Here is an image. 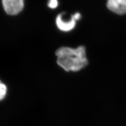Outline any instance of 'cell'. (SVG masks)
Listing matches in <instances>:
<instances>
[{"mask_svg":"<svg viewBox=\"0 0 126 126\" xmlns=\"http://www.w3.org/2000/svg\"><path fill=\"white\" fill-rule=\"evenodd\" d=\"M58 2L57 0H49L48 4H47L48 6L52 9L56 8L58 6Z\"/></svg>","mask_w":126,"mask_h":126,"instance_id":"cell-6","label":"cell"},{"mask_svg":"<svg viewBox=\"0 0 126 126\" xmlns=\"http://www.w3.org/2000/svg\"><path fill=\"white\" fill-rule=\"evenodd\" d=\"M5 12L9 15L14 16L21 13L24 7V0H2Z\"/></svg>","mask_w":126,"mask_h":126,"instance_id":"cell-3","label":"cell"},{"mask_svg":"<svg viewBox=\"0 0 126 126\" xmlns=\"http://www.w3.org/2000/svg\"><path fill=\"white\" fill-rule=\"evenodd\" d=\"M8 88L6 85L0 79V102L3 101L6 97Z\"/></svg>","mask_w":126,"mask_h":126,"instance_id":"cell-5","label":"cell"},{"mask_svg":"<svg viewBox=\"0 0 126 126\" xmlns=\"http://www.w3.org/2000/svg\"><path fill=\"white\" fill-rule=\"evenodd\" d=\"M81 18L80 13H76L71 16V18L66 19L64 17V13L59 14L56 19L57 26L61 31L69 32L73 30L76 24V22Z\"/></svg>","mask_w":126,"mask_h":126,"instance_id":"cell-2","label":"cell"},{"mask_svg":"<svg viewBox=\"0 0 126 126\" xmlns=\"http://www.w3.org/2000/svg\"><path fill=\"white\" fill-rule=\"evenodd\" d=\"M57 64L66 72H78L88 65L85 47L80 46L76 48L62 47L56 53Z\"/></svg>","mask_w":126,"mask_h":126,"instance_id":"cell-1","label":"cell"},{"mask_svg":"<svg viewBox=\"0 0 126 126\" xmlns=\"http://www.w3.org/2000/svg\"><path fill=\"white\" fill-rule=\"evenodd\" d=\"M107 6L109 10L117 14H126V0H107Z\"/></svg>","mask_w":126,"mask_h":126,"instance_id":"cell-4","label":"cell"}]
</instances>
